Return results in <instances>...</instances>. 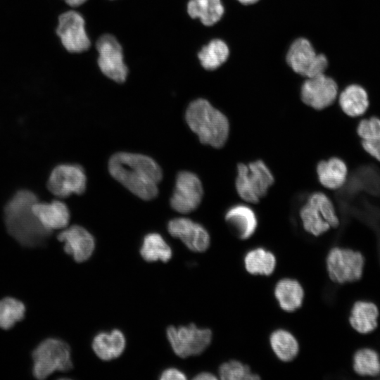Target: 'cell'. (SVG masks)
<instances>
[{"mask_svg":"<svg viewBox=\"0 0 380 380\" xmlns=\"http://www.w3.org/2000/svg\"><path fill=\"white\" fill-rule=\"evenodd\" d=\"M203 195V186L198 177L191 172L182 171L177 176L170 199L171 207L179 213H189L198 207Z\"/></svg>","mask_w":380,"mask_h":380,"instance_id":"obj_11","label":"cell"},{"mask_svg":"<svg viewBox=\"0 0 380 380\" xmlns=\"http://www.w3.org/2000/svg\"><path fill=\"white\" fill-rule=\"evenodd\" d=\"M378 317L379 310L374 303L358 300L352 307L349 322L357 332L368 334L377 327Z\"/></svg>","mask_w":380,"mask_h":380,"instance_id":"obj_22","label":"cell"},{"mask_svg":"<svg viewBox=\"0 0 380 380\" xmlns=\"http://www.w3.org/2000/svg\"><path fill=\"white\" fill-rule=\"evenodd\" d=\"M365 258L352 249L334 247L327 257V269L334 282L344 284L359 280L363 272Z\"/></svg>","mask_w":380,"mask_h":380,"instance_id":"obj_9","label":"cell"},{"mask_svg":"<svg viewBox=\"0 0 380 380\" xmlns=\"http://www.w3.org/2000/svg\"><path fill=\"white\" fill-rule=\"evenodd\" d=\"M187 12L192 18H198L205 26L217 23L224 13L221 0H190Z\"/></svg>","mask_w":380,"mask_h":380,"instance_id":"obj_24","label":"cell"},{"mask_svg":"<svg viewBox=\"0 0 380 380\" xmlns=\"http://www.w3.org/2000/svg\"><path fill=\"white\" fill-rule=\"evenodd\" d=\"M185 118L189 128L202 144L221 148L226 143L229 132L228 119L207 100L198 99L192 101Z\"/></svg>","mask_w":380,"mask_h":380,"instance_id":"obj_3","label":"cell"},{"mask_svg":"<svg viewBox=\"0 0 380 380\" xmlns=\"http://www.w3.org/2000/svg\"><path fill=\"white\" fill-rule=\"evenodd\" d=\"M140 254L147 262L161 261L166 262L172 256L170 246L163 236L158 233H149L143 240Z\"/></svg>","mask_w":380,"mask_h":380,"instance_id":"obj_27","label":"cell"},{"mask_svg":"<svg viewBox=\"0 0 380 380\" xmlns=\"http://www.w3.org/2000/svg\"><path fill=\"white\" fill-rule=\"evenodd\" d=\"M98 64L101 72L116 82H123L128 70L124 63L122 46L113 35L106 34L96 42Z\"/></svg>","mask_w":380,"mask_h":380,"instance_id":"obj_10","label":"cell"},{"mask_svg":"<svg viewBox=\"0 0 380 380\" xmlns=\"http://www.w3.org/2000/svg\"><path fill=\"white\" fill-rule=\"evenodd\" d=\"M24 304L13 298L7 297L0 300V327L4 329L11 328L21 320L25 315Z\"/></svg>","mask_w":380,"mask_h":380,"instance_id":"obj_30","label":"cell"},{"mask_svg":"<svg viewBox=\"0 0 380 380\" xmlns=\"http://www.w3.org/2000/svg\"><path fill=\"white\" fill-rule=\"evenodd\" d=\"M286 59L296 73L307 78L324 74L328 66L326 56L317 53L310 42L304 37L293 42Z\"/></svg>","mask_w":380,"mask_h":380,"instance_id":"obj_8","label":"cell"},{"mask_svg":"<svg viewBox=\"0 0 380 380\" xmlns=\"http://www.w3.org/2000/svg\"><path fill=\"white\" fill-rule=\"evenodd\" d=\"M219 376L222 380H255L260 379L246 364L232 360L222 363L218 370Z\"/></svg>","mask_w":380,"mask_h":380,"instance_id":"obj_31","label":"cell"},{"mask_svg":"<svg viewBox=\"0 0 380 380\" xmlns=\"http://www.w3.org/2000/svg\"><path fill=\"white\" fill-rule=\"evenodd\" d=\"M56 33L63 46L70 52H83L90 46L84 20L75 11L65 12L59 16Z\"/></svg>","mask_w":380,"mask_h":380,"instance_id":"obj_13","label":"cell"},{"mask_svg":"<svg viewBox=\"0 0 380 380\" xmlns=\"http://www.w3.org/2000/svg\"><path fill=\"white\" fill-rule=\"evenodd\" d=\"M58 241L64 243L65 252L77 262L87 260L95 249V239L85 228L72 225L58 235Z\"/></svg>","mask_w":380,"mask_h":380,"instance_id":"obj_16","label":"cell"},{"mask_svg":"<svg viewBox=\"0 0 380 380\" xmlns=\"http://www.w3.org/2000/svg\"><path fill=\"white\" fill-rule=\"evenodd\" d=\"M243 5H251L258 2L259 0H237Z\"/></svg>","mask_w":380,"mask_h":380,"instance_id":"obj_37","label":"cell"},{"mask_svg":"<svg viewBox=\"0 0 380 380\" xmlns=\"http://www.w3.org/2000/svg\"><path fill=\"white\" fill-rule=\"evenodd\" d=\"M316 170L320 184L329 190L341 189L349 176L347 163L338 156L319 161Z\"/></svg>","mask_w":380,"mask_h":380,"instance_id":"obj_17","label":"cell"},{"mask_svg":"<svg viewBox=\"0 0 380 380\" xmlns=\"http://www.w3.org/2000/svg\"><path fill=\"white\" fill-rule=\"evenodd\" d=\"M356 132L360 140L380 139V118L374 115L360 118Z\"/></svg>","mask_w":380,"mask_h":380,"instance_id":"obj_32","label":"cell"},{"mask_svg":"<svg viewBox=\"0 0 380 380\" xmlns=\"http://www.w3.org/2000/svg\"><path fill=\"white\" fill-rule=\"evenodd\" d=\"M363 150L372 158L380 163V139L360 140Z\"/></svg>","mask_w":380,"mask_h":380,"instance_id":"obj_33","label":"cell"},{"mask_svg":"<svg viewBox=\"0 0 380 380\" xmlns=\"http://www.w3.org/2000/svg\"><path fill=\"white\" fill-rule=\"evenodd\" d=\"M276 263L274 255L262 248L253 249L244 257L245 268L253 275H270L276 267Z\"/></svg>","mask_w":380,"mask_h":380,"instance_id":"obj_26","label":"cell"},{"mask_svg":"<svg viewBox=\"0 0 380 380\" xmlns=\"http://www.w3.org/2000/svg\"><path fill=\"white\" fill-rule=\"evenodd\" d=\"M353 367L359 375L377 376L380 375V356L372 348H360L353 355Z\"/></svg>","mask_w":380,"mask_h":380,"instance_id":"obj_29","label":"cell"},{"mask_svg":"<svg viewBox=\"0 0 380 380\" xmlns=\"http://www.w3.org/2000/svg\"><path fill=\"white\" fill-rule=\"evenodd\" d=\"M338 88L336 81L324 74L307 78L300 90L303 102L316 109L331 106L338 97Z\"/></svg>","mask_w":380,"mask_h":380,"instance_id":"obj_14","label":"cell"},{"mask_svg":"<svg viewBox=\"0 0 380 380\" xmlns=\"http://www.w3.org/2000/svg\"><path fill=\"white\" fill-rule=\"evenodd\" d=\"M125 346V335L119 329L97 334L91 343L94 353L104 361L112 360L120 357L124 352Z\"/></svg>","mask_w":380,"mask_h":380,"instance_id":"obj_20","label":"cell"},{"mask_svg":"<svg viewBox=\"0 0 380 380\" xmlns=\"http://www.w3.org/2000/svg\"><path fill=\"white\" fill-rule=\"evenodd\" d=\"M87 177L81 166L63 164L52 170L47 187L56 196L65 198L72 194H82L85 191Z\"/></svg>","mask_w":380,"mask_h":380,"instance_id":"obj_12","label":"cell"},{"mask_svg":"<svg viewBox=\"0 0 380 380\" xmlns=\"http://www.w3.org/2000/svg\"><path fill=\"white\" fill-rule=\"evenodd\" d=\"M32 208L41 224L49 231L65 229L68 224L70 212L67 205L61 201L51 203L37 201Z\"/></svg>","mask_w":380,"mask_h":380,"instance_id":"obj_18","label":"cell"},{"mask_svg":"<svg viewBox=\"0 0 380 380\" xmlns=\"http://www.w3.org/2000/svg\"><path fill=\"white\" fill-rule=\"evenodd\" d=\"M229 49L222 39H215L204 46L198 53L201 65L205 70H214L226 62Z\"/></svg>","mask_w":380,"mask_h":380,"instance_id":"obj_28","label":"cell"},{"mask_svg":"<svg viewBox=\"0 0 380 380\" xmlns=\"http://www.w3.org/2000/svg\"><path fill=\"white\" fill-rule=\"evenodd\" d=\"M111 176L133 194L143 200L154 198L163 174L151 158L139 153L119 152L108 162Z\"/></svg>","mask_w":380,"mask_h":380,"instance_id":"obj_1","label":"cell"},{"mask_svg":"<svg viewBox=\"0 0 380 380\" xmlns=\"http://www.w3.org/2000/svg\"><path fill=\"white\" fill-rule=\"evenodd\" d=\"M87 0H65V3L72 7H76L84 4Z\"/></svg>","mask_w":380,"mask_h":380,"instance_id":"obj_36","label":"cell"},{"mask_svg":"<svg viewBox=\"0 0 380 380\" xmlns=\"http://www.w3.org/2000/svg\"><path fill=\"white\" fill-rule=\"evenodd\" d=\"M225 220L241 239L250 238L258 226L254 211L250 207L241 204L231 207L225 214Z\"/></svg>","mask_w":380,"mask_h":380,"instance_id":"obj_21","label":"cell"},{"mask_svg":"<svg viewBox=\"0 0 380 380\" xmlns=\"http://www.w3.org/2000/svg\"><path fill=\"white\" fill-rule=\"evenodd\" d=\"M274 296L282 310L293 312L302 305L304 290L297 280L284 278L277 283Z\"/></svg>","mask_w":380,"mask_h":380,"instance_id":"obj_23","label":"cell"},{"mask_svg":"<svg viewBox=\"0 0 380 380\" xmlns=\"http://www.w3.org/2000/svg\"><path fill=\"white\" fill-rule=\"evenodd\" d=\"M166 335L172 350L182 358L201 354L210 346L213 338L210 329L199 328L193 323L187 326H170Z\"/></svg>","mask_w":380,"mask_h":380,"instance_id":"obj_7","label":"cell"},{"mask_svg":"<svg viewBox=\"0 0 380 380\" xmlns=\"http://www.w3.org/2000/svg\"><path fill=\"white\" fill-rule=\"evenodd\" d=\"M338 101L340 110L353 118L364 117L369 106L368 91L358 84L346 86L340 93Z\"/></svg>","mask_w":380,"mask_h":380,"instance_id":"obj_19","label":"cell"},{"mask_svg":"<svg viewBox=\"0 0 380 380\" xmlns=\"http://www.w3.org/2000/svg\"><path fill=\"white\" fill-rule=\"evenodd\" d=\"M272 351L280 360L290 362L298 355L299 345L296 337L289 331L279 329L274 331L270 337Z\"/></svg>","mask_w":380,"mask_h":380,"instance_id":"obj_25","label":"cell"},{"mask_svg":"<svg viewBox=\"0 0 380 380\" xmlns=\"http://www.w3.org/2000/svg\"><path fill=\"white\" fill-rule=\"evenodd\" d=\"M194 379L195 380H216L217 377L213 373L208 372H202L197 374Z\"/></svg>","mask_w":380,"mask_h":380,"instance_id":"obj_35","label":"cell"},{"mask_svg":"<svg viewBox=\"0 0 380 380\" xmlns=\"http://www.w3.org/2000/svg\"><path fill=\"white\" fill-rule=\"evenodd\" d=\"M274 182L271 171L260 160L237 165L236 189L239 196L246 202H259L267 194Z\"/></svg>","mask_w":380,"mask_h":380,"instance_id":"obj_5","label":"cell"},{"mask_svg":"<svg viewBox=\"0 0 380 380\" xmlns=\"http://www.w3.org/2000/svg\"><path fill=\"white\" fill-rule=\"evenodd\" d=\"M160 379L161 380H184L186 379V376L179 369L170 367L163 371Z\"/></svg>","mask_w":380,"mask_h":380,"instance_id":"obj_34","label":"cell"},{"mask_svg":"<svg viewBox=\"0 0 380 380\" xmlns=\"http://www.w3.org/2000/svg\"><path fill=\"white\" fill-rule=\"evenodd\" d=\"M300 217L305 230L315 236L338 227L341 223L333 201L322 192L309 196L300 208Z\"/></svg>","mask_w":380,"mask_h":380,"instance_id":"obj_4","label":"cell"},{"mask_svg":"<svg viewBox=\"0 0 380 380\" xmlns=\"http://www.w3.org/2000/svg\"><path fill=\"white\" fill-rule=\"evenodd\" d=\"M167 230L173 237L179 239L191 251L203 253L210 243L208 231L200 224L186 217L171 220Z\"/></svg>","mask_w":380,"mask_h":380,"instance_id":"obj_15","label":"cell"},{"mask_svg":"<svg viewBox=\"0 0 380 380\" xmlns=\"http://www.w3.org/2000/svg\"><path fill=\"white\" fill-rule=\"evenodd\" d=\"M33 374L44 379L56 371L66 372L72 368L70 346L58 338L43 341L33 351Z\"/></svg>","mask_w":380,"mask_h":380,"instance_id":"obj_6","label":"cell"},{"mask_svg":"<svg viewBox=\"0 0 380 380\" xmlns=\"http://www.w3.org/2000/svg\"><path fill=\"white\" fill-rule=\"evenodd\" d=\"M38 201L29 190L18 191L4 208L5 223L8 233L20 244L34 247L44 244L51 231L45 229L32 211Z\"/></svg>","mask_w":380,"mask_h":380,"instance_id":"obj_2","label":"cell"}]
</instances>
